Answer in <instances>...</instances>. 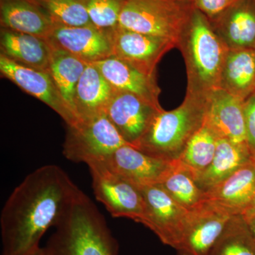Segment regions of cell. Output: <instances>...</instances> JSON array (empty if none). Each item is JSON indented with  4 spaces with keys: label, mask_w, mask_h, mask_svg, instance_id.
I'll return each instance as SVG.
<instances>
[{
    "label": "cell",
    "mask_w": 255,
    "mask_h": 255,
    "mask_svg": "<svg viewBox=\"0 0 255 255\" xmlns=\"http://www.w3.org/2000/svg\"><path fill=\"white\" fill-rule=\"evenodd\" d=\"M80 190L65 171L46 164L15 188L0 215L1 255H29L55 227Z\"/></svg>",
    "instance_id": "obj_1"
},
{
    "label": "cell",
    "mask_w": 255,
    "mask_h": 255,
    "mask_svg": "<svg viewBox=\"0 0 255 255\" xmlns=\"http://www.w3.org/2000/svg\"><path fill=\"white\" fill-rule=\"evenodd\" d=\"M46 255H119V245L105 217L80 191L55 226Z\"/></svg>",
    "instance_id": "obj_2"
},
{
    "label": "cell",
    "mask_w": 255,
    "mask_h": 255,
    "mask_svg": "<svg viewBox=\"0 0 255 255\" xmlns=\"http://www.w3.org/2000/svg\"><path fill=\"white\" fill-rule=\"evenodd\" d=\"M187 67V95L205 99L220 88L221 73L229 48L209 18L194 8L178 42Z\"/></svg>",
    "instance_id": "obj_3"
},
{
    "label": "cell",
    "mask_w": 255,
    "mask_h": 255,
    "mask_svg": "<svg viewBox=\"0 0 255 255\" xmlns=\"http://www.w3.org/2000/svg\"><path fill=\"white\" fill-rule=\"evenodd\" d=\"M205 114V99L187 94L175 110L157 112L135 147L156 158L175 160L204 124Z\"/></svg>",
    "instance_id": "obj_4"
},
{
    "label": "cell",
    "mask_w": 255,
    "mask_h": 255,
    "mask_svg": "<svg viewBox=\"0 0 255 255\" xmlns=\"http://www.w3.org/2000/svg\"><path fill=\"white\" fill-rule=\"evenodd\" d=\"M194 8L187 0H127L119 26L170 40L177 48Z\"/></svg>",
    "instance_id": "obj_5"
},
{
    "label": "cell",
    "mask_w": 255,
    "mask_h": 255,
    "mask_svg": "<svg viewBox=\"0 0 255 255\" xmlns=\"http://www.w3.org/2000/svg\"><path fill=\"white\" fill-rule=\"evenodd\" d=\"M124 145L129 144L104 112L67 126L63 154L71 162L88 166L102 162Z\"/></svg>",
    "instance_id": "obj_6"
},
{
    "label": "cell",
    "mask_w": 255,
    "mask_h": 255,
    "mask_svg": "<svg viewBox=\"0 0 255 255\" xmlns=\"http://www.w3.org/2000/svg\"><path fill=\"white\" fill-rule=\"evenodd\" d=\"M223 206L206 199L189 211L177 255H208L235 216Z\"/></svg>",
    "instance_id": "obj_7"
},
{
    "label": "cell",
    "mask_w": 255,
    "mask_h": 255,
    "mask_svg": "<svg viewBox=\"0 0 255 255\" xmlns=\"http://www.w3.org/2000/svg\"><path fill=\"white\" fill-rule=\"evenodd\" d=\"M139 187L145 204L142 224L164 245L176 250L184 235L189 210L174 200L159 184Z\"/></svg>",
    "instance_id": "obj_8"
},
{
    "label": "cell",
    "mask_w": 255,
    "mask_h": 255,
    "mask_svg": "<svg viewBox=\"0 0 255 255\" xmlns=\"http://www.w3.org/2000/svg\"><path fill=\"white\" fill-rule=\"evenodd\" d=\"M88 167L96 199L112 217L125 218L142 224L145 204L139 186L112 173L100 164H90Z\"/></svg>",
    "instance_id": "obj_9"
},
{
    "label": "cell",
    "mask_w": 255,
    "mask_h": 255,
    "mask_svg": "<svg viewBox=\"0 0 255 255\" xmlns=\"http://www.w3.org/2000/svg\"><path fill=\"white\" fill-rule=\"evenodd\" d=\"M0 75L50 107L66 126H73L79 122L48 72L28 68L0 54Z\"/></svg>",
    "instance_id": "obj_10"
},
{
    "label": "cell",
    "mask_w": 255,
    "mask_h": 255,
    "mask_svg": "<svg viewBox=\"0 0 255 255\" xmlns=\"http://www.w3.org/2000/svg\"><path fill=\"white\" fill-rule=\"evenodd\" d=\"M112 56L151 77H156V69L164 55L177 48V44L170 40L119 26L112 31Z\"/></svg>",
    "instance_id": "obj_11"
},
{
    "label": "cell",
    "mask_w": 255,
    "mask_h": 255,
    "mask_svg": "<svg viewBox=\"0 0 255 255\" xmlns=\"http://www.w3.org/2000/svg\"><path fill=\"white\" fill-rule=\"evenodd\" d=\"M174 162L175 160L156 158L133 146L124 145L102 162L95 164H100L112 173L132 184L147 186L162 182L173 167Z\"/></svg>",
    "instance_id": "obj_12"
},
{
    "label": "cell",
    "mask_w": 255,
    "mask_h": 255,
    "mask_svg": "<svg viewBox=\"0 0 255 255\" xmlns=\"http://www.w3.org/2000/svg\"><path fill=\"white\" fill-rule=\"evenodd\" d=\"M113 31L102 29L93 23L83 26L54 23L47 39L86 63H93L112 56Z\"/></svg>",
    "instance_id": "obj_13"
},
{
    "label": "cell",
    "mask_w": 255,
    "mask_h": 255,
    "mask_svg": "<svg viewBox=\"0 0 255 255\" xmlns=\"http://www.w3.org/2000/svg\"><path fill=\"white\" fill-rule=\"evenodd\" d=\"M162 110L133 94L115 91L105 113L124 140L135 147L155 114Z\"/></svg>",
    "instance_id": "obj_14"
},
{
    "label": "cell",
    "mask_w": 255,
    "mask_h": 255,
    "mask_svg": "<svg viewBox=\"0 0 255 255\" xmlns=\"http://www.w3.org/2000/svg\"><path fill=\"white\" fill-rule=\"evenodd\" d=\"M244 102L223 89H216L205 98V123L219 137L248 147Z\"/></svg>",
    "instance_id": "obj_15"
},
{
    "label": "cell",
    "mask_w": 255,
    "mask_h": 255,
    "mask_svg": "<svg viewBox=\"0 0 255 255\" xmlns=\"http://www.w3.org/2000/svg\"><path fill=\"white\" fill-rule=\"evenodd\" d=\"M209 20L229 50L255 49V0H238Z\"/></svg>",
    "instance_id": "obj_16"
},
{
    "label": "cell",
    "mask_w": 255,
    "mask_h": 255,
    "mask_svg": "<svg viewBox=\"0 0 255 255\" xmlns=\"http://www.w3.org/2000/svg\"><path fill=\"white\" fill-rule=\"evenodd\" d=\"M114 91L128 92L143 99L158 110L160 89L156 77L142 73L130 64L114 56L93 63Z\"/></svg>",
    "instance_id": "obj_17"
},
{
    "label": "cell",
    "mask_w": 255,
    "mask_h": 255,
    "mask_svg": "<svg viewBox=\"0 0 255 255\" xmlns=\"http://www.w3.org/2000/svg\"><path fill=\"white\" fill-rule=\"evenodd\" d=\"M0 54L28 68L49 73L50 45L47 38L1 28Z\"/></svg>",
    "instance_id": "obj_18"
},
{
    "label": "cell",
    "mask_w": 255,
    "mask_h": 255,
    "mask_svg": "<svg viewBox=\"0 0 255 255\" xmlns=\"http://www.w3.org/2000/svg\"><path fill=\"white\" fill-rule=\"evenodd\" d=\"M206 198L243 215L255 194V160L245 164L217 185L206 191Z\"/></svg>",
    "instance_id": "obj_19"
},
{
    "label": "cell",
    "mask_w": 255,
    "mask_h": 255,
    "mask_svg": "<svg viewBox=\"0 0 255 255\" xmlns=\"http://www.w3.org/2000/svg\"><path fill=\"white\" fill-rule=\"evenodd\" d=\"M112 85L93 63H87L75 90L74 105L78 120L105 112L114 94Z\"/></svg>",
    "instance_id": "obj_20"
},
{
    "label": "cell",
    "mask_w": 255,
    "mask_h": 255,
    "mask_svg": "<svg viewBox=\"0 0 255 255\" xmlns=\"http://www.w3.org/2000/svg\"><path fill=\"white\" fill-rule=\"evenodd\" d=\"M54 23L31 0H0V26L48 38Z\"/></svg>",
    "instance_id": "obj_21"
},
{
    "label": "cell",
    "mask_w": 255,
    "mask_h": 255,
    "mask_svg": "<svg viewBox=\"0 0 255 255\" xmlns=\"http://www.w3.org/2000/svg\"><path fill=\"white\" fill-rule=\"evenodd\" d=\"M220 88L243 100L255 92V49L229 50Z\"/></svg>",
    "instance_id": "obj_22"
},
{
    "label": "cell",
    "mask_w": 255,
    "mask_h": 255,
    "mask_svg": "<svg viewBox=\"0 0 255 255\" xmlns=\"http://www.w3.org/2000/svg\"><path fill=\"white\" fill-rule=\"evenodd\" d=\"M252 160L253 159L246 146L219 137L214 159L209 167L198 176L196 182L206 192Z\"/></svg>",
    "instance_id": "obj_23"
},
{
    "label": "cell",
    "mask_w": 255,
    "mask_h": 255,
    "mask_svg": "<svg viewBox=\"0 0 255 255\" xmlns=\"http://www.w3.org/2000/svg\"><path fill=\"white\" fill-rule=\"evenodd\" d=\"M50 45L49 73L65 103L77 117L74 105L75 90L87 63L51 42Z\"/></svg>",
    "instance_id": "obj_24"
},
{
    "label": "cell",
    "mask_w": 255,
    "mask_h": 255,
    "mask_svg": "<svg viewBox=\"0 0 255 255\" xmlns=\"http://www.w3.org/2000/svg\"><path fill=\"white\" fill-rule=\"evenodd\" d=\"M219 137L204 122L202 127L191 137L177 159L196 179L212 162Z\"/></svg>",
    "instance_id": "obj_25"
},
{
    "label": "cell",
    "mask_w": 255,
    "mask_h": 255,
    "mask_svg": "<svg viewBox=\"0 0 255 255\" xmlns=\"http://www.w3.org/2000/svg\"><path fill=\"white\" fill-rule=\"evenodd\" d=\"M159 185L183 207L191 211L206 199L195 177L177 159Z\"/></svg>",
    "instance_id": "obj_26"
},
{
    "label": "cell",
    "mask_w": 255,
    "mask_h": 255,
    "mask_svg": "<svg viewBox=\"0 0 255 255\" xmlns=\"http://www.w3.org/2000/svg\"><path fill=\"white\" fill-rule=\"evenodd\" d=\"M208 255H255V238L243 215L233 218Z\"/></svg>",
    "instance_id": "obj_27"
},
{
    "label": "cell",
    "mask_w": 255,
    "mask_h": 255,
    "mask_svg": "<svg viewBox=\"0 0 255 255\" xmlns=\"http://www.w3.org/2000/svg\"><path fill=\"white\" fill-rule=\"evenodd\" d=\"M54 23L83 26L92 23L86 9L79 0H31Z\"/></svg>",
    "instance_id": "obj_28"
},
{
    "label": "cell",
    "mask_w": 255,
    "mask_h": 255,
    "mask_svg": "<svg viewBox=\"0 0 255 255\" xmlns=\"http://www.w3.org/2000/svg\"><path fill=\"white\" fill-rule=\"evenodd\" d=\"M86 9L91 22L97 27L112 31L119 26V18L127 0H79Z\"/></svg>",
    "instance_id": "obj_29"
},
{
    "label": "cell",
    "mask_w": 255,
    "mask_h": 255,
    "mask_svg": "<svg viewBox=\"0 0 255 255\" xmlns=\"http://www.w3.org/2000/svg\"><path fill=\"white\" fill-rule=\"evenodd\" d=\"M247 145L252 158L255 160V92L244 102Z\"/></svg>",
    "instance_id": "obj_30"
},
{
    "label": "cell",
    "mask_w": 255,
    "mask_h": 255,
    "mask_svg": "<svg viewBox=\"0 0 255 255\" xmlns=\"http://www.w3.org/2000/svg\"><path fill=\"white\" fill-rule=\"evenodd\" d=\"M238 0H194V6L209 19L219 16Z\"/></svg>",
    "instance_id": "obj_31"
},
{
    "label": "cell",
    "mask_w": 255,
    "mask_h": 255,
    "mask_svg": "<svg viewBox=\"0 0 255 255\" xmlns=\"http://www.w3.org/2000/svg\"><path fill=\"white\" fill-rule=\"evenodd\" d=\"M243 217L246 220L252 233H253L255 238V215L254 216H246H246H243Z\"/></svg>",
    "instance_id": "obj_32"
},
{
    "label": "cell",
    "mask_w": 255,
    "mask_h": 255,
    "mask_svg": "<svg viewBox=\"0 0 255 255\" xmlns=\"http://www.w3.org/2000/svg\"><path fill=\"white\" fill-rule=\"evenodd\" d=\"M255 215V194L251 204H250L249 207L247 209L246 212L243 215V216H251Z\"/></svg>",
    "instance_id": "obj_33"
},
{
    "label": "cell",
    "mask_w": 255,
    "mask_h": 255,
    "mask_svg": "<svg viewBox=\"0 0 255 255\" xmlns=\"http://www.w3.org/2000/svg\"><path fill=\"white\" fill-rule=\"evenodd\" d=\"M29 255H46V253H45L44 249L43 248H40L38 251L35 252V253H32V254Z\"/></svg>",
    "instance_id": "obj_34"
},
{
    "label": "cell",
    "mask_w": 255,
    "mask_h": 255,
    "mask_svg": "<svg viewBox=\"0 0 255 255\" xmlns=\"http://www.w3.org/2000/svg\"><path fill=\"white\" fill-rule=\"evenodd\" d=\"M188 1H189V2L192 3L193 4H194V0H187Z\"/></svg>",
    "instance_id": "obj_35"
}]
</instances>
